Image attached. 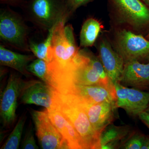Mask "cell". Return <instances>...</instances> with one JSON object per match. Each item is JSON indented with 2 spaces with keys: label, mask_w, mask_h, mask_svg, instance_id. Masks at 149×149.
Instances as JSON below:
<instances>
[{
  "label": "cell",
  "mask_w": 149,
  "mask_h": 149,
  "mask_svg": "<svg viewBox=\"0 0 149 149\" xmlns=\"http://www.w3.org/2000/svg\"><path fill=\"white\" fill-rule=\"evenodd\" d=\"M65 22L60 21L55 26L47 62L55 89L61 93L73 85L74 73L84 57L83 50L76 44L73 27Z\"/></svg>",
  "instance_id": "cell-1"
},
{
  "label": "cell",
  "mask_w": 149,
  "mask_h": 149,
  "mask_svg": "<svg viewBox=\"0 0 149 149\" xmlns=\"http://www.w3.org/2000/svg\"><path fill=\"white\" fill-rule=\"evenodd\" d=\"M56 107L71 123L83 149H100V135L94 130L80 101L75 96L56 91Z\"/></svg>",
  "instance_id": "cell-2"
},
{
  "label": "cell",
  "mask_w": 149,
  "mask_h": 149,
  "mask_svg": "<svg viewBox=\"0 0 149 149\" xmlns=\"http://www.w3.org/2000/svg\"><path fill=\"white\" fill-rule=\"evenodd\" d=\"M20 8L25 20L41 32H49L71 15L66 0H27Z\"/></svg>",
  "instance_id": "cell-3"
},
{
  "label": "cell",
  "mask_w": 149,
  "mask_h": 149,
  "mask_svg": "<svg viewBox=\"0 0 149 149\" xmlns=\"http://www.w3.org/2000/svg\"><path fill=\"white\" fill-rule=\"evenodd\" d=\"M21 15L10 6L0 10V39L3 45L24 52H31L29 49L30 28Z\"/></svg>",
  "instance_id": "cell-4"
},
{
  "label": "cell",
  "mask_w": 149,
  "mask_h": 149,
  "mask_svg": "<svg viewBox=\"0 0 149 149\" xmlns=\"http://www.w3.org/2000/svg\"><path fill=\"white\" fill-rule=\"evenodd\" d=\"M115 50L123 59L124 63L138 61L149 56V40L125 29L116 33Z\"/></svg>",
  "instance_id": "cell-5"
},
{
  "label": "cell",
  "mask_w": 149,
  "mask_h": 149,
  "mask_svg": "<svg viewBox=\"0 0 149 149\" xmlns=\"http://www.w3.org/2000/svg\"><path fill=\"white\" fill-rule=\"evenodd\" d=\"M31 116L42 149H69L66 141L51 121L46 111L32 110Z\"/></svg>",
  "instance_id": "cell-6"
},
{
  "label": "cell",
  "mask_w": 149,
  "mask_h": 149,
  "mask_svg": "<svg viewBox=\"0 0 149 149\" xmlns=\"http://www.w3.org/2000/svg\"><path fill=\"white\" fill-rule=\"evenodd\" d=\"M56 90L39 80L24 81L19 95L21 103L45 107L47 110L56 108Z\"/></svg>",
  "instance_id": "cell-7"
},
{
  "label": "cell",
  "mask_w": 149,
  "mask_h": 149,
  "mask_svg": "<svg viewBox=\"0 0 149 149\" xmlns=\"http://www.w3.org/2000/svg\"><path fill=\"white\" fill-rule=\"evenodd\" d=\"M116 93L117 108L125 110L131 117L138 116L145 111L149 104V92L125 87L119 82L114 84Z\"/></svg>",
  "instance_id": "cell-8"
},
{
  "label": "cell",
  "mask_w": 149,
  "mask_h": 149,
  "mask_svg": "<svg viewBox=\"0 0 149 149\" xmlns=\"http://www.w3.org/2000/svg\"><path fill=\"white\" fill-rule=\"evenodd\" d=\"M23 81L17 74L11 73L1 96V120L3 125L6 127L11 126L16 119L17 100Z\"/></svg>",
  "instance_id": "cell-9"
},
{
  "label": "cell",
  "mask_w": 149,
  "mask_h": 149,
  "mask_svg": "<svg viewBox=\"0 0 149 149\" xmlns=\"http://www.w3.org/2000/svg\"><path fill=\"white\" fill-rule=\"evenodd\" d=\"M121 18L134 29L149 24V9L140 0H111Z\"/></svg>",
  "instance_id": "cell-10"
},
{
  "label": "cell",
  "mask_w": 149,
  "mask_h": 149,
  "mask_svg": "<svg viewBox=\"0 0 149 149\" xmlns=\"http://www.w3.org/2000/svg\"><path fill=\"white\" fill-rule=\"evenodd\" d=\"M63 94L73 95L82 101L92 104L104 102L116 103L117 99L114 85H74Z\"/></svg>",
  "instance_id": "cell-11"
},
{
  "label": "cell",
  "mask_w": 149,
  "mask_h": 149,
  "mask_svg": "<svg viewBox=\"0 0 149 149\" xmlns=\"http://www.w3.org/2000/svg\"><path fill=\"white\" fill-rule=\"evenodd\" d=\"M77 99L85 109L94 130L100 136L102 131L115 119V111L117 109L116 103L104 102L89 104Z\"/></svg>",
  "instance_id": "cell-12"
},
{
  "label": "cell",
  "mask_w": 149,
  "mask_h": 149,
  "mask_svg": "<svg viewBox=\"0 0 149 149\" xmlns=\"http://www.w3.org/2000/svg\"><path fill=\"white\" fill-rule=\"evenodd\" d=\"M119 83L125 87L146 90L149 88V62L145 64L138 61L124 63Z\"/></svg>",
  "instance_id": "cell-13"
},
{
  "label": "cell",
  "mask_w": 149,
  "mask_h": 149,
  "mask_svg": "<svg viewBox=\"0 0 149 149\" xmlns=\"http://www.w3.org/2000/svg\"><path fill=\"white\" fill-rule=\"evenodd\" d=\"M98 51L99 58L110 80L114 85L119 82L124 67L123 59L106 39L99 43Z\"/></svg>",
  "instance_id": "cell-14"
},
{
  "label": "cell",
  "mask_w": 149,
  "mask_h": 149,
  "mask_svg": "<svg viewBox=\"0 0 149 149\" xmlns=\"http://www.w3.org/2000/svg\"><path fill=\"white\" fill-rule=\"evenodd\" d=\"M54 125L66 141L69 149H83L81 139L71 123L57 108L47 110Z\"/></svg>",
  "instance_id": "cell-15"
},
{
  "label": "cell",
  "mask_w": 149,
  "mask_h": 149,
  "mask_svg": "<svg viewBox=\"0 0 149 149\" xmlns=\"http://www.w3.org/2000/svg\"><path fill=\"white\" fill-rule=\"evenodd\" d=\"M34 54H23L13 52L0 45V63L2 66L11 68L26 77L31 73L27 70L28 65L35 60Z\"/></svg>",
  "instance_id": "cell-16"
},
{
  "label": "cell",
  "mask_w": 149,
  "mask_h": 149,
  "mask_svg": "<svg viewBox=\"0 0 149 149\" xmlns=\"http://www.w3.org/2000/svg\"><path fill=\"white\" fill-rule=\"evenodd\" d=\"M98 20L93 18L86 19L82 25L80 35V47L88 48L94 45L101 30Z\"/></svg>",
  "instance_id": "cell-17"
},
{
  "label": "cell",
  "mask_w": 149,
  "mask_h": 149,
  "mask_svg": "<svg viewBox=\"0 0 149 149\" xmlns=\"http://www.w3.org/2000/svg\"><path fill=\"white\" fill-rule=\"evenodd\" d=\"M131 127L128 125L116 126L112 123L110 124L102 131L100 135V149L104 145L112 142H120L122 145L131 133Z\"/></svg>",
  "instance_id": "cell-18"
},
{
  "label": "cell",
  "mask_w": 149,
  "mask_h": 149,
  "mask_svg": "<svg viewBox=\"0 0 149 149\" xmlns=\"http://www.w3.org/2000/svg\"><path fill=\"white\" fill-rule=\"evenodd\" d=\"M27 69L31 74L37 76L54 89L53 81L48 71L47 62L41 59H36L28 65Z\"/></svg>",
  "instance_id": "cell-19"
},
{
  "label": "cell",
  "mask_w": 149,
  "mask_h": 149,
  "mask_svg": "<svg viewBox=\"0 0 149 149\" xmlns=\"http://www.w3.org/2000/svg\"><path fill=\"white\" fill-rule=\"evenodd\" d=\"M54 27L49 30L46 39L41 42L37 43L29 40V49L31 52L37 58L43 60L47 62L48 61V50L52 43Z\"/></svg>",
  "instance_id": "cell-20"
},
{
  "label": "cell",
  "mask_w": 149,
  "mask_h": 149,
  "mask_svg": "<svg viewBox=\"0 0 149 149\" xmlns=\"http://www.w3.org/2000/svg\"><path fill=\"white\" fill-rule=\"evenodd\" d=\"M25 122L24 116L20 118L12 132L1 149H17L19 148Z\"/></svg>",
  "instance_id": "cell-21"
},
{
  "label": "cell",
  "mask_w": 149,
  "mask_h": 149,
  "mask_svg": "<svg viewBox=\"0 0 149 149\" xmlns=\"http://www.w3.org/2000/svg\"><path fill=\"white\" fill-rule=\"evenodd\" d=\"M145 136L139 133H130L122 144L120 148L141 149Z\"/></svg>",
  "instance_id": "cell-22"
},
{
  "label": "cell",
  "mask_w": 149,
  "mask_h": 149,
  "mask_svg": "<svg viewBox=\"0 0 149 149\" xmlns=\"http://www.w3.org/2000/svg\"><path fill=\"white\" fill-rule=\"evenodd\" d=\"M21 148L23 149H38L34 138V132L32 125H30L26 131L24 140L22 144Z\"/></svg>",
  "instance_id": "cell-23"
},
{
  "label": "cell",
  "mask_w": 149,
  "mask_h": 149,
  "mask_svg": "<svg viewBox=\"0 0 149 149\" xmlns=\"http://www.w3.org/2000/svg\"><path fill=\"white\" fill-rule=\"evenodd\" d=\"M92 0H66L70 12L72 14L77 8L85 5Z\"/></svg>",
  "instance_id": "cell-24"
},
{
  "label": "cell",
  "mask_w": 149,
  "mask_h": 149,
  "mask_svg": "<svg viewBox=\"0 0 149 149\" xmlns=\"http://www.w3.org/2000/svg\"><path fill=\"white\" fill-rule=\"evenodd\" d=\"M27 0H0V3L8 6L21 8Z\"/></svg>",
  "instance_id": "cell-25"
},
{
  "label": "cell",
  "mask_w": 149,
  "mask_h": 149,
  "mask_svg": "<svg viewBox=\"0 0 149 149\" xmlns=\"http://www.w3.org/2000/svg\"><path fill=\"white\" fill-rule=\"evenodd\" d=\"M139 119L149 128V113L146 111L141 112L138 115Z\"/></svg>",
  "instance_id": "cell-26"
},
{
  "label": "cell",
  "mask_w": 149,
  "mask_h": 149,
  "mask_svg": "<svg viewBox=\"0 0 149 149\" xmlns=\"http://www.w3.org/2000/svg\"><path fill=\"white\" fill-rule=\"evenodd\" d=\"M141 149H149V138L145 136Z\"/></svg>",
  "instance_id": "cell-27"
},
{
  "label": "cell",
  "mask_w": 149,
  "mask_h": 149,
  "mask_svg": "<svg viewBox=\"0 0 149 149\" xmlns=\"http://www.w3.org/2000/svg\"><path fill=\"white\" fill-rule=\"evenodd\" d=\"M143 1L149 6V0H143Z\"/></svg>",
  "instance_id": "cell-28"
},
{
  "label": "cell",
  "mask_w": 149,
  "mask_h": 149,
  "mask_svg": "<svg viewBox=\"0 0 149 149\" xmlns=\"http://www.w3.org/2000/svg\"><path fill=\"white\" fill-rule=\"evenodd\" d=\"M145 111H146L147 112L149 113V104L148 106V108H147L146 110Z\"/></svg>",
  "instance_id": "cell-29"
},
{
  "label": "cell",
  "mask_w": 149,
  "mask_h": 149,
  "mask_svg": "<svg viewBox=\"0 0 149 149\" xmlns=\"http://www.w3.org/2000/svg\"><path fill=\"white\" fill-rule=\"evenodd\" d=\"M147 37L148 38V40H149V32L148 34V35H147Z\"/></svg>",
  "instance_id": "cell-30"
},
{
  "label": "cell",
  "mask_w": 149,
  "mask_h": 149,
  "mask_svg": "<svg viewBox=\"0 0 149 149\" xmlns=\"http://www.w3.org/2000/svg\"></svg>",
  "instance_id": "cell-31"
}]
</instances>
